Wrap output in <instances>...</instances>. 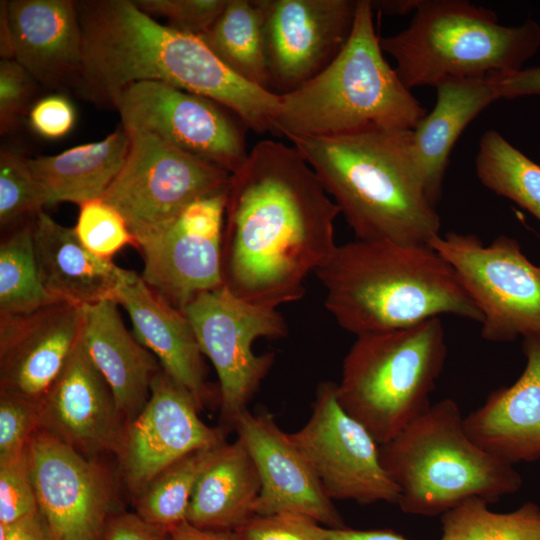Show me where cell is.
Returning a JSON list of instances; mask_svg holds the SVG:
<instances>
[{"label":"cell","mask_w":540,"mask_h":540,"mask_svg":"<svg viewBox=\"0 0 540 540\" xmlns=\"http://www.w3.org/2000/svg\"><path fill=\"white\" fill-rule=\"evenodd\" d=\"M38 430V403L0 391V460L25 450Z\"/></svg>","instance_id":"cell-37"},{"label":"cell","mask_w":540,"mask_h":540,"mask_svg":"<svg viewBox=\"0 0 540 540\" xmlns=\"http://www.w3.org/2000/svg\"><path fill=\"white\" fill-rule=\"evenodd\" d=\"M199 37L240 78L273 92L263 17L254 0H228Z\"/></svg>","instance_id":"cell-29"},{"label":"cell","mask_w":540,"mask_h":540,"mask_svg":"<svg viewBox=\"0 0 540 540\" xmlns=\"http://www.w3.org/2000/svg\"><path fill=\"white\" fill-rule=\"evenodd\" d=\"M181 311L217 373L222 425L234 428L274 362L273 353L255 354L253 344L285 337L286 320L277 309L247 302L225 286L200 293Z\"/></svg>","instance_id":"cell-11"},{"label":"cell","mask_w":540,"mask_h":540,"mask_svg":"<svg viewBox=\"0 0 540 540\" xmlns=\"http://www.w3.org/2000/svg\"><path fill=\"white\" fill-rule=\"evenodd\" d=\"M129 146V135L121 126L101 141L27 161L45 187L49 205L72 202L80 206L103 197L121 171Z\"/></svg>","instance_id":"cell-28"},{"label":"cell","mask_w":540,"mask_h":540,"mask_svg":"<svg viewBox=\"0 0 540 540\" xmlns=\"http://www.w3.org/2000/svg\"><path fill=\"white\" fill-rule=\"evenodd\" d=\"M327 540H409L389 529L356 530L347 527L326 528Z\"/></svg>","instance_id":"cell-46"},{"label":"cell","mask_w":540,"mask_h":540,"mask_svg":"<svg viewBox=\"0 0 540 540\" xmlns=\"http://www.w3.org/2000/svg\"><path fill=\"white\" fill-rule=\"evenodd\" d=\"M49 205L43 184L34 175L27 158L12 151L0 153V225H18Z\"/></svg>","instance_id":"cell-34"},{"label":"cell","mask_w":540,"mask_h":540,"mask_svg":"<svg viewBox=\"0 0 540 540\" xmlns=\"http://www.w3.org/2000/svg\"><path fill=\"white\" fill-rule=\"evenodd\" d=\"M340 210L294 146L262 140L231 174L222 240L223 286L277 309L301 299L305 280L338 246Z\"/></svg>","instance_id":"cell-1"},{"label":"cell","mask_w":540,"mask_h":540,"mask_svg":"<svg viewBox=\"0 0 540 540\" xmlns=\"http://www.w3.org/2000/svg\"><path fill=\"white\" fill-rule=\"evenodd\" d=\"M234 429L259 475L256 515L298 513L326 528L345 527L314 470L271 414H254L247 409L237 418Z\"/></svg>","instance_id":"cell-19"},{"label":"cell","mask_w":540,"mask_h":540,"mask_svg":"<svg viewBox=\"0 0 540 540\" xmlns=\"http://www.w3.org/2000/svg\"><path fill=\"white\" fill-rule=\"evenodd\" d=\"M75 233L80 242L94 255L112 260L126 245L136 246L122 215L102 198L79 206Z\"/></svg>","instance_id":"cell-35"},{"label":"cell","mask_w":540,"mask_h":540,"mask_svg":"<svg viewBox=\"0 0 540 540\" xmlns=\"http://www.w3.org/2000/svg\"><path fill=\"white\" fill-rule=\"evenodd\" d=\"M5 526L7 540H57L39 510Z\"/></svg>","instance_id":"cell-44"},{"label":"cell","mask_w":540,"mask_h":540,"mask_svg":"<svg viewBox=\"0 0 540 540\" xmlns=\"http://www.w3.org/2000/svg\"><path fill=\"white\" fill-rule=\"evenodd\" d=\"M0 55L1 59H14L12 32L8 16V1L0 2Z\"/></svg>","instance_id":"cell-47"},{"label":"cell","mask_w":540,"mask_h":540,"mask_svg":"<svg viewBox=\"0 0 540 540\" xmlns=\"http://www.w3.org/2000/svg\"><path fill=\"white\" fill-rule=\"evenodd\" d=\"M38 510L27 446L0 460V523L10 525Z\"/></svg>","instance_id":"cell-36"},{"label":"cell","mask_w":540,"mask_h":540,"mask_svg":"<svg viewBox=\"0 0 540 540\" xmlns=\"http://www.w3.org/2000/svg\"><path fill=\"white\" fill-rule=\"evenodd\" d=\"M101 540H171L170 531L147 523L134 511H119L108 521Z\"/></svg>","instance_id":"cell-42"},{"label":"cell","mask_w":540,"mask_h":540,"mask_svg":"<svg viewBox=\"0 0 540 540\" xmlns=\"http://www.w3.org/2000/svg\"><path fill=\"white\" fill-rule=\"evenodd\" d=\"M32 226L39 275L52 297L81 307L113 300L124 269L91 253L74 228L43 210L33 217Z\"/></svg>","instance_id":"cell-25"},{"label":"cell","mask_w":540,"mask_h":540,"mask_svg":"<svg viewBox=\"0 0 540 540\" xmlns=\"http://www.w3.org/2000/svg\"><path fill=\"white\" fill-rule=\"evenodd\" d=\"M455 270L480 310L481 336L493 343L540 334V266L514 238L485 245L474 234L449 232L429 242Z\"/></svg>","instance_id":"cell-10"},{"label":"cell","mask_w":540,"mask_h":540,"mask_svg":"<svg viewBox=\"0 0 540 540\" xmlns=\"http://www.w3.org/2000/svg\"><path fill=\"white\" fill-rule=\"evenodd\" d=\"M37 82L15 60H0V132L13 131L31 109Z\"/></svg>","instance_id":"cell-39"},{"label":"cell","mask_w":540,"mask_h":540,"mask_svg":"<svg viewBox=\"0 0 540 540\" xmlns=\"http://www.w3.org/2000/svg\"><path fill=\"white\" fill-rule=\"evenodd\" d=\"M8 16L14 59L45 87L76 90L83 70V38L76 2L11 0Z\"/></svg>","instance_id":"cell-21"},{"label":"cell","mask_w":540,"mask_h":540,"mask_svg":"<svg viewBox=\"0 0 540 540\" xmlns=\"http://www.w3.org/2000/svg\"><path fill=\"white\" fill-rule=\"evenodd\" d=\"M380 45L411 90L518 71L540 47V26L501 25L494 11L464 0H421L409 26Z\"/></svg>","instance_id":"cell-7"},{"label":"cell","mask_w":540,"mask_h":540,"mask_svg":"<svg viewBox=\"0 0 540 540\" xmlns=\"http://www.w3.org/2000/svg\"><path fill=\"white\" fill-rule=\"evenodd\" d=\"M171 540H241L235 531H216L195 527L183 521L170 530Z\"/></svg>","instance_id":"cell-45"},{"label":"cell","mask_w":540,"mask_h":540,"mask_svg":"<svg viewBox=\"0 0 540 540\" xmlns=\"http://www.w3.org/2000/svg\"><path fill=\"white\" fill-rule=\"evenodd\" d=\"M289 435L332 500L398 503L399 490L381 464L379 445L341 407L337 383L318 384L309 419Z\"/></svg>","instance_id":"cell-13"},{"label":"cell","mask_w":540,"mask_h":540,"mask_svg":"<svg viewBox=\"0 0 540 540\" xmlns=\"http://www.w3.org/2000/svg\"><path fill=\"white\" fill-rule=\"evenodd\" d=\"M475 169L487 189L515 202L540 222V165L498 131L488 130L482 135Z\"/></svg>","instance_id":"cell-30"},{"label":"cell","mask_w":540,"mask_h":540,"mask_svg":"<svg viewBox=\"0 0 540 540\" xmlns=\"http://www.w3.org/2000/svg\"><path fill=\"white\" fill-rule=\"evenodd\" d=\"M30 218L3 238L0 245V315L29 313L55 302L38 271Z\"/></svg>","instance_id":"cell-31"},{"label":"cell","mask_w":540,"mask_h":540,"mask_svg":"<svg viewBox=\"0 0 540 540\" xmlns=\"http://www.w3.org/2000/svg\"><path fill=\"white\" fill-rule=\"evenodd\" d=\"M315 275L327 311L356 336L442 315L483 321L455 270L429 245L356 239L338 245Z\"/></svg>","instance_id":"cell-4"},{"label":"cell","mask_w":540,"mask_h":540,"mask_svg":"<svg viewBox=\"0 0 540 540\" xmlns=\"http://www.w3.org/2000/svg\"><path fill=\"white\" fill-rule=\"evenodd\" d=\"M113 108L125 130L155 135L231 174L248 156L247 127L229 116L227 108L201 95L159 81H141L125 87Z\"/></svg>","instance_id":"cell-12"},{"label":"cell","mask_w":540,"mask_h":540,"mask_svg":"<svg viewBox=\"0 0 540 540\" xmlns=\"http://www.w3.org/2000/svg\"><path fill=\"white\" fill-rule=\"evenodd\" d=\"M147 14L164 17L170 27L197 36L217 20L228 0H133Z\"/></svg>","instance_id":"cell-38"},{"label":"cell","mask_w":540,"mask_h":540,"mask_svg":"<svg viewBox=\"0 0 540 540\" xmlns=\"http://www.w3.org/2000/svg\"><path fill=\"white\" fill-rule=\"evenodd\" d=\"M83 307L55 302L0 315V391L38 402L81 339Z\"/></svg>","instance_id":"cell-20"},{"label":"cell","mask_w":540,"mask_h":540,"mask_svg":"<svg viewBox=\"0 0 540 540\" xmlns=\"http://www.w3.org/2000/svg\"><path fill=\"white\" fill-rule=\"evenodd\" d=\"M261 485L255 464L237 437L217 447L192 494L186 521L216 531H237L256 515Z\"/></svg>","instance_id":"cell-27"},{"label":"cell","mask_w":540,"mask_h":540,"mask_svg":"<svg viewBox=\"0 0 540 540\" xmlns=\"http://www.w3.org/2000/svg\"><path fill=\"white\" fill-rule=\"evenodd\" d=\"M28 115L32 129L48 139H58L68 134L76 118L70 101L57 94L46 96L35 102Z\"/></svg>","instance_id":"cell-41"},{"label":"cell","mask_w":540,"mask_h":540,"mask_svg":"<svg viewBox=\"0 0 540 540\" xmlns=\"http://www.w3.org/2000/svg\"><path fill=\"white\" fill-rule=\"evenodd\" d=\"M83 38V70L75 92L113 107L119 93L159 81L209 98L256 132L273 133L279 95L231 71L197 35L157 22L131 0L75 1Z\"/></svg>","instance_id":"cell-2"},{"label":"cell","mask_w":540,"mask_h":540,"mask_svg":"<svg viewBox=\"0 0 540 540\" xmlns=\"http://www.w3.org/2000/svg\"><path fill=\"white\" fill-rule=\"evenodd\" d=\"M264 25L273 92L289 93L323 71L353 31L358 0H254Z\"/></svg>","instance_id":"cell-16"},{"label":"cell","mask_w":540,"mask_h":540,"mask_svg":"<svg viewBox=\"0 0 540 540\" xmlns=\"http://www.w3.org/2000/svg\"><path fill=\"white\" fill-rule=\"evenodd\" d=\"M227 194L228 189L192 202L163 232L137 247L144 281L180 310L200 293L223 286Z\"/></svg>","instance_id":"cell-17"},{"label":"cell","mask_w":540,"mask_h":540,"mask_svg":"<svg viewBox=\"0 0 540 540\" xmlns=\"http://www.w3.org/2000/svg\"><path fill=\"white\" fill-rule=\"evenodd\" d=\"M522 339L520 377L491 392L463 420L470 439L513 465L540 460V334Z\"/></svg>","instance_id":"cell-23"},{"label":"cell","mask_w":540,"mask_h":540,"mask_svg":"<svg viewBox=\"0 0 540 540\" xmlns=\"http://www.w3.org/2000/svg\"><path fill=\"white\" fill-rule=\"evenodd\" d=\"M235 532L241 540H327L324 526L290 512L255 515Z\"/></svg>","instance_id":"cell-40"},{"label":"cell","mask_w":540,"mask_h":540,"mask_svg":"<svg viewBox=\"0 0 540 540\" xmlns=\"http://www.w3.org/2000/svg\"><path fill=\"white\" fill-rule=\"evenodd\" d=\"M127 133L126 161L102 199L122 215L136 247L163 232L192 202L229 188L225 169L150 133Z\"/></svg>","instance_id":"cell-9"},{"label":"cell","mask_w":540,"mask_h":540,"mask_svg":"<svg viewBox=\"0 0 540 540\" xmlns=\"http://www.w3.org/2000/svg\"><path fill=\"white\" fill-rule=\"evenodd\" d=\"M435 88V106L413 130V141L428 196L436 206L453 146L470 122L500 98L493 74L449 78Z\"/></svg>","instance_id":"cell-26"},{"label":"cell","mask_w":540,"mask_h":540,"mask_svg":"<svg viewBox=\"0 0 540 540\" xmlns=\"http://www.w3.org/2000/svg\"><path fill=\"white\" fill-rule=\"evenodd\" d=\"M490 503L472 497L441 515L440 540H540V506L525 502L499 513Z\"/></svg>","instance_id":"cell-32"},{"label":"cell","mask_w":540,"mask_h":540,"mask_svg":"<svg viewBox=\"0 0 540 540\" xmlns=\"http://www.w3.org/2000/svg\"><path fill=\"white\" fill-rule=\"evenodd\" d=\"M463 420L456 401L445 398L379 445L403 512L442 515L472 497L494 503L520 490L523 480L514 465L470 439Z\"/></svg>","instance_id":"cell-6"},{"label":"cell","mask_w":540,"mask_h":540,"mask_svg":"<svg viewBox=\"0 0 540 540\" xmlns=\"http://www.w3.org/2000/svg\"><path fill=\"white\" fill-rule=\"evenodd\" d=\"M117 306L111 299L83 306L82 342L128 424L146 405L162 367L124 326Z\"/></svg>","instance_id":"cell-24"},{"label":"cell","mask_w":540,"mask_h":540,"mask_svg":"<svg viewBox=\"0 0 540 540\" xmlns=\"http://www.w3.org/2000/svg\"><path fill=\"white\" fill-rule=\"evenodd\" d=\"M317 174L357 239L429 245L441 220L430 200L413 130L367 128L287 138Z\"/></svg>","instance_id":"cell-3"},{"label":"cell","mask_w":540,"mask_h":540,"mask_svg":"<svg viewBox=\"0 0 540 540\" xmlns=\"http://www.w3.org/2000/svg\"><path fill=\"white\" fill-rule=\"evenodd\" d=\"M493 79L499 98L540 96V66L493 74Z\"/></svg>","instance_id":"cell-43"},{"label":"cell","mask_w":540,"mask_h":540,"mask_svg":"<svg viewBox=\"0 0 540 540\" xmlns=\"http://www.w3.org/2000/svg\"><path fill=\"white\" fill-rule=\"evenodd\" d=\"M38 509L57 540H101L121 511L116 481L96 458L38 430L28 445Z\"/></svg>","instance_id":"cell-14"},{"label":"cell","mask_w":540,"mask_h":540,"mask_svg":"<svg viewBox=\"0 0 540 540\" xmlns=\"http://www.w3.org/2000/svg\"><path fill=\"white\" fill-rule=\"evenodd\" d=\"M427 111L383 56L370 0H358L338 56L299 88L279 95L273 134L330 137L367 128L414 130Z\"/></svg>","instance_id":"cell-5"},{"label":"cell","mask_w":540,"mask_h":540,"mask_svg":"<svg viewBox=\"0 0 540 540\" xmlns=\"http://www.w3.org/2000/svg\"><path fill=\"white\" fill-rule=\"evenodd\" d=\"M199 412L192 395L161 369L152 381L146 405L128 423L117 457L121 480L132 500L172 463L226 443L224 428L207 425Z\"/></svg>","instance_id":"cell-15"},{"label":"cell","mask_w":540,"mask_h":540,"mask_svg":"<svg viewBox=\"0 0 540 540\" xmlns=\"http://www.w3.org/2000/svg\"><path fill=\"white\" fill-rule=\"evenodd\" d=\"M446 358L441 317L356 336L342 363L338 401L385 444L430 407Z\"/></svg>","instance_id":"cell-8"},{"label":"cell","mask_w":540,"mask_h":540,"mask_svg":"<svg viewBox=\"0 0 540 540\" xmlns=\"http://www.w3.org/2000/svg\"><path fill=\"white\" fill-rule=\"evenodd\" d=\"M216 449L194 451L162 470L133 499L134 512L147 523L168 530L186 521L196 483Z\"/></svg>","instance_id":"cell-33"},{"label":"cell","mask_w":540,"mask_h":540,"mask_svg":"<svg viewBox=\"0 0 540 540\" xmlns=\"http://www.w3.org/2000/svg\"><path fill=\"white\" fill-rule=\"evenodd\" d=\"M40 430L81 454H120L127 423L81 339L62 372L37 402Z\"/></svg>","instance_id":"cell-18"},{"label":"cell","mask_w":540,"mask_h":540,"mask_svg":"<svg viewBox=\"0 0 540 540\" xmlns=\"http://www.w3.org/2000/svg\"><path fill=\"white\" fill-rule=\"evenodd\" d=\"M421 0H377L371 1L373 10L376 9L388 15H404L415 12Z\"/></svg>","instance_id":"cell-48"},{"label":"cell","mask_w":540,"mask_h":540,"mask_svg":"<svg viewBox=\"0 0 540 540\" xmlns=\"http://www.w3.org/2000/svg\"><path fill=\"white\" fill-rule=\"evenodd\" d=\"M113 300L128 313L135 338L192 395L200 411L204 409L211 400V390L203 354L184 313L154 291L142 276L125 269Z\"/></svg>","instance_id":"cell-22"}]
</instances>
